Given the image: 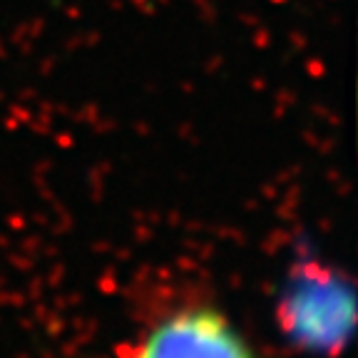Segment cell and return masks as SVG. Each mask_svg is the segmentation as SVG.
Segmentation results:
<instances>
[{
    "label": "cell",
    "mask_w": 358,
    "mask_h": 358,
    "mask_svg": "<svg viewBox=\"0 0 358 358\" xmlns=\"http://www.w3.org/2000/svg\"><path fill=\"white\" fill-rule=\"evenodd\" d=\"M276 329L294 351L338 358L356 331V284L341 266L301 254L291 262L276 296Z\"/></svg>",
    "instance_id": "6da1fadb"
},
{
    "label": "cell",
    "mask_w": 358,
    "mask_h": 358,
    "mask_svg": "<svg viewBox=\"0 0 358 358\" xmlns=\"http://www.w3.org/2000/svg\"><path fill=\"white\" fill-rule=\"evenodd\" d=\"M129 358H259V353L224 311L189 306L152 326Z\"/></svg>",
    "instance_id": "7a4b0ae2"
}]
</instances>
